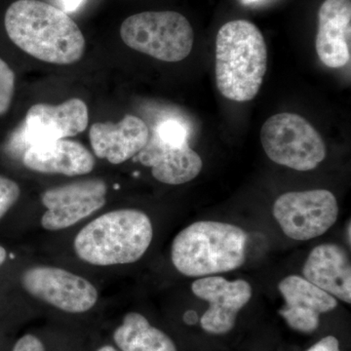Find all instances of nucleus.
I'll return each instance as SVG.
<instances>
[{"label":"nucleus","instance_id":"1","mask_svg":"<svg viewBox=\"0 0 351 351\" xmlns=\"http://www.w3.org/2000/svg\"><path fill=\"white\" fill-rule=\"evenodd\" d=\"M4 25L16 46L46 63L75 64L84 54L86 41L75 21L45 2H14L7 9Z\"/></svg>","mask_w":351,"mask_h":351},{"label":"nucleus","instance_id":"2","mask_svg":"<svg viewBox=\"0 0 351 351\" xmlns=\"http://www.w3.org/2000/svg\"><path fill=\"white\" fill-rule=\"evenodd\" d=\"M267 69V47L253 23L235 20L219 29L216 38L217 87L230 101L253 100Z\"/></svg>","mask_w":351,"mask_h":351},{"label":"nucleus","instance_id":"3","mask_svg":"<svg viewBox=\"0 0 351 351\" xmlns=\"http://www.w3.org/2000/svg\"><path fill=\"white\" fill-rule=\"evenodd\" d=\"M248 235L239 226L214 221L186 226L173 241L176 269L189 277H206L239 269L246 261Z\"/></svg>","mask_w":351,"mask_h":351},{"label":"nucleus","instance_id":"4","mask_svg":"<svg viewBox=\"0 0 351 351\" xmlns=\"http://www.w3.org/2000/svg\"><path fill=\"white\" fill-rule=\"evenodd\" d=\"M154 237L151 219L136 209L108 212L90 221L76 235L77 257L90 265H127L137 262Z\"/></svg>","mask_w":351,"mask_h":351},{"label":"nucleus","instance_id":"5","mask_svg":"<svg viewBox=\"0 0 351 351\" xmlns=\"http://www.w3.org/2000/svg\"><path fill=\"white\" fill-rule=\"evenodd\" d=\"M120 36L131 49L168 63L186 59L195 40L191 23L173 11L132 15L122 23Z\"/></svg>","mask_w":351,"mask_h":351},{"label":"nucleus","instance_id":"6","mask_svg":"<svg viewBox=\"0 0 351 351\" xmlns=\"http://www.w3.org/2000/svg\"><path fill=\"white\" fill-rule=\"evenodd\" d=\"M261 142L270 160L302 172L315 169L326 157L320 134L295 113L269 117L261 129Z\"/></svg>","mask_w":351,"mask_h":351},{"label":"nucleus","instance_id":"7","mask_svg":"<svg viewBox=\"0 0 351 351\" xmlns=\"http://www.w3.org/2000/svg\"><path fill=\"white\" fill-rule=\"evenodd\" d=\"M339 204L326 189L284 193L274 205V216L291 239L306 241L321 237L336 223Z\"/></svg>","mask_w":351,"mask_h":351},{"label":"nucleus","instance_id":"8","mask_svg":"<svg viewBox=\"0 0 351 351\" xmlns=\"http://www.w3.org/2000/svg\"><path fill=\"white\" fill-rule=\"evenodd\" d=\"M21 282L32 297L69 313H86L98 301L93 284L59 267H32L23 274Z\"/></svg>","mask_w":351,"mask_h":351},{"label":"nucleus","instance_id":"9","mask_svg":"<svg viewBox=\"0 0 351 351\" xmlns=\"http://www.w3.org/2000/svg\"><path fill=\"white\" fill-rule=\"evenodd\" d=\"M108 186L101 179L83 180L46 189L41 202L46 212L41 226L50 232L64 230L105 206Z\"/></svg>","mask_w":351,"mask_h":351},{"label":"nucleus","instance_id":"10","mask_svg":"<svg viewBox=\"0 0 351 351\" xmlns=\"http://www.w3.org/2000/svg\"><path fill=\"white\" fill-rule=\"evenodd\" d=\"M89 112L80 99H69L61 105L36 104L27 110L25 123L16 138L31 145L75 137L86 130Z\"/></svg>","mask_w":351,"mask_h":351},{"label":"nucleus","instance_id":"11","mask_svg":"<svg viewBox=\"0 0 351 351\" xmlns=\"http://www.w3.org/2000/svg\"><path fill=\"white\" fill-rule=\"evenodd\" d=\"M191 291L196 297L209 302L200 324L205 332L212 335L232 331L239 311L253 295V289L247 281H228L221 276L201 277L193 283Z\"/></svg>","mask_w":351,"mask_h":351},{"label":"nucleus","instance_id":"12","mask_svg":"<svg viewBox=\"0 0 351 351\" xmlns=\"http://www.w3.org/2000/svg\"><path fill=\"white\" fill-rule=\"evenodd\" d=\"M285 306L279 314L295 331L311 334L319 327L320 314L338 306L336 298L307 281L304 277L290 276L278 284Z\"/></svg>","mask_w":351,"mask_h":351},{"label":"nucleus","instance_id":"13","mask_svg":"<svg viewBox=\"0 0 351 351\" xmlns=\"http://www.w3.org/2000/svg\"><path fill=\"white\" fill-rule=\"evenodd\" d=\"M315 48L323 64L341 69L351 58V0H325L318 11Z\"/></svg>","mask_w":351,"mask_h":351},{"label":"nucleus","instance_id":"14","mask_svg":"<svg viewBox=\"0 0 351 351\" xmlns=\"http://www.w3.org/2000/svg\"><path fill=\"white\" fill-rule=\"evenodd\" d=\"M89 138L96 156L117 165L137 156L144 149L149 141V129L140 117L125 115L117 123L93 124Z\"/></svg>","mask_w":351,"mask_h":351},{"label":"nucleus","instance_id":"15","mask_svg":"<svg viewBox=\"0 0 351 351\" xmlns=\"http://www.w3.org/2000/svg\"><path fill=\"white\" fill-rule=\"evenodd\" d=\"M138 154L141 163L152 168L154 179L166 184H186L195 179L202 170V159L189 143L180 145L165 144L151 132L147 144Z\"/></svg>","mask_w":351,"mask_h":351},{"label":"nucleus","instance_id":"16","mask_svg":"<svg viewBox=\"0 0 351 351\" xmlns=\"http://www.w3.org/2000/svg\"><path fill=\"white\" fill-rule=\"evenodd\" d=\"M23 162L34 172L75 177L89 174L94 169L95 158L80 143L62 138L27 147Z\"/></svg>","mask_w":351,"mask_h":351},{"label":"nucleus","instance_id":"17","mask_svg":"<svg viewBox=\"0 0 351 351\" xmlns=\"http://www.w3.org/2000/svg\"><path fill=\"white\" fill-rule=\"evenodd\" d=\"M302 274L328 294L350 304L351 265L343 247L332 243L315 247L304 263Z\"/></svg>","mask_w":351,"mask_h":351},{"label":"nucleus","instance_id":"18","mask_svg":"<svg viewBox=\"0 0 351 351\" xmlns=\"http://www.w3.org/2000/svg\"><path fill=\"white\" fill-rule=\"evenodd\" d=\"M113 341L122 351H177L169 336L152 326L138 313L124 316L122 324L113 332Z\"/></svg>","mask_w":351,"mask_h":351},{"label":"nucleus","instance_id":"19","mask_svg":"<svg viewBox=\"0 0 351 351\" xmlns=\"http://www.w3.org/2000/svg\"><path fill=\"white\" fill-rule=\"evenodd\" d=\"M152 135L160 142L172 145H180L188 142L189 132L182 122L176 119H166L157 124Z\"/></svg>","mask_w":351,"mask_h":351},{"label":"nucleus","instance_id":"20","mask_svg":"<svg viewBox=\"0 0 351 351\" xmlns=\"http://www.w3.org/2000/svg\"><path fill=\"white\" fill-rule=\"evenodd\" d=\"M15 93V73L0 58V117L8 112Z\"/></svg>","mask_w":351,"mask_h":351},{"label":"nucleus","instance_id":"21","mask_svg":"<svg viewBox=\"0 0 351 351\" xmlns=\"http://www.w3.org/2000/svg\"><path fill=\"white\" fill-rule=\"evenodd\" d=\"M20 195L19 184L13 180L0 175V219L17 202Z\"/></svg>","mask_w":351,"mask_h":351},{"label":"nucleus","instance_id":"22","mask_svg":"<svg viewBox=\"0 0 351 351\" xmlns=\"http://www.w3.org/2000/svg\"><path fill=\"white\" fill-rule=\"evenodd\" d=\"M12 351H45V348L38 337L34 335H25L18 339Z\"/></svg>","mask_w":351,"mask_h":351},{"label":"nucleus","instance_id":"23","mask_svg":"<svg viewBox=\"0 0 351 351\" xmlns=\"http://www.w3.org/2000/svg\"><path fill=\"white\" fill-rule=\"evenodd\" d=\"M306 351H341L338 339L334 336H327L314 343Z\"/></svg>","mask_w":351,"mask_h":351},{"label":"nucleus","instance_id":"24","mask_svg":"<svg viewBox=\"0 0 351 351\" xmlns=\"http://www.w3.org/2000/svg\"><path fill=\"white\" fill-rule=\"evenodd\" d=\"M84 0H59L60 5L64 12H75L82 5Z\"/></svg>","mask_w":351,"mask_h":351},{"label":"nucleus","instance_id":"25","mask_svg":"<svg viewBox=\"0 0 351 351\" xmlns=\"http://www.w3.org/2000/svg\"><path fill=\"white\" fill-rule=\"evenodd\" d=\"M7 258V252L5 250V248H3V247L0 246V267H1L2 265H3L4 263H5Z\"/></svg>","mask_w":351,"mask_h":351},{"label":"nucleus","instance_id":"26","mask_svg":"<svg viewBox=\"0 0 351 351\" xmlns=\"http://www.w3.org/2000/svg\"><path fill=\"white\" fill-rule=\"evenodd\" d=\"M98 351H117L112 346H105L103 348H101Z\"/></svg>","mask_w":351,"mask_h":351},{"label":"nucleus","instance_id":"27","mask_svg":"<svg viewBox=\"0 0 351 351\" xmlns=\"http://www.w3.org/2000/svg\"><path fill=\"white\" fill-rule=\"evenodd\" d=\"M247 2H254L257 1V0H246Z\"/></svg>","mask_w":351,"mask_h":351}]
</instances>
